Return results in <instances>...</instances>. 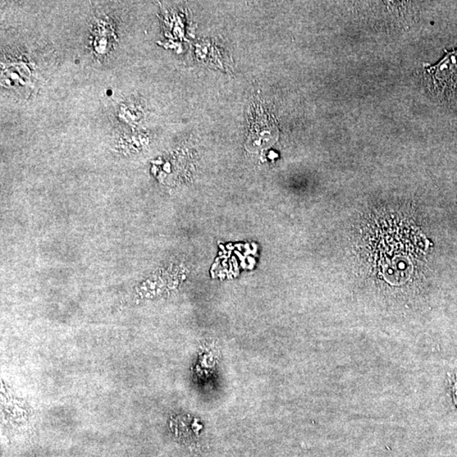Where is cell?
Masks as SVG:
<instances>
[{"mask_svg":"<svg viewBox=\"0 0 457 457\" xmlns=\"http://www.w3.org/2000/svg\"><path fill=\"white\" fill-rule=\"evenodd\" d=\"M434 89L447 96H457V49L446 53L444 59L428 70Z\"/></svg>","mask_w":457,"mask_h":457,"instance_id":"1","label":"cell"}]
</instances>
